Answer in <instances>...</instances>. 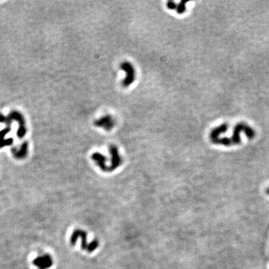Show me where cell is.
I'll return each instance as SVG.
<instances>
[{
  "instance_id": "cell-5",
  "label": "cell",
  "mask_w": 269,
  "mask_h": 269,
  "mask_svg": "<svg viewBox=\"0 0 269 269\" xmlns=\"http://www.w3.org/2000/svg\"><path fill=\"white\" fill-rule=\"evenodd\" d=\"M114 121L113 117L110 115H105L94 121V125L97 127L103 128L106 131H110L114 126Z\"/></svg>"
},
{
  "instance_id": "cell-3",
  "label": "cell",
  "mask_w": 269,
  "mask_h": 269,
  "mask_svg": "<svg viewBox=\"0 0 269 269\" xmlns=\"http://www.w3.org/2000/svg\"><path fill=\"white\" fill-rule=\"evenodd\" d=\"M121 68L126 73V77L122 82V84L125 88L130 86L136 79V71L132 64L128 61H124L121 64Z\"/></svg>"
},
{
  "instance_id": "cell-7",
  "label": "cell",
  "mask_w": 269,
  "mask_h": 269,
  "mask_svg": "<svg viewBox=\"0 0 269 269\" xmlns=\"http://www.w3.org/2000/svg\"><path fill=\"white\" fill-rule=\"evenodd\" d=\"M78 238H82V248L83 250H88V246L87 245V234L85 231L82 230H76L73 233L70 237V243L72 245H75Z\"/></svg>"
},
{
  "instance_id": "cell-4",
  "label": "cell",
  "mask_w": 269,
  "mask_h": 269,
  "mask_svg": "<svg viewBox=\"0 0 269 269\" xmlns=\"http://www.w3.org/2000/svg\"><path fill=\"white\" fill-rule=\"evenodd\" d=\"M109 152L112 155V161H111V165L107 168L108 172H111L117 168L118 167L121 166L122 163V159L120 156L118 149L115 145H110L109 146Z\"/></svg>"
},
{
  "instance_id": "cell-11",
  "label": "cell",
  "mask_w": 269,
  "mask_h": 269,
  "mask_svg": "<svg viewBox=\"0 0 269 269\" xmlns=\"http://www.w3.org/2000/svg\"><path fill=\"white\" fill-rule=\"evenodd\" d=\"M186 4L187 2L185 1H181L176 6V12L179 14H183L186 11Z\"/></svg>"
},
{
  "instance_id": "cell-10",
  "label": "cell",
  "mask_w": 269,
  "mask_h": 269,
  "mask_svg": "<svg viewBox=\"0 0 269 269\" xmlns=\"http://www.w3.org/2000/svg\"><path fill=\"white\" fill-rule=\"evenodd\" d=\"M227 129H228V125L227 123H223V124L220 125L218 127H216L214 129L212 130V132L210 133V138L212 141L213 142L216 139H218L220 135L226 132Z\"/></svg>"
},
{
  "instance_id": "cell-9",
  "label": "cell",
  "mask_w": 269,
  "mask_h": 269,
  "mask_svg": "<svg viewBox=\"0 0 269 269\" xmlns=\"http://www.w3.org/2000/svg\"><path fill=\"white\" fill-rule=\"evenodd\" d=\"M92 159L97 163V165L99 167V168L103 171H106L107 166L106 165V158L99 153H94L91 156Z\"/></svg>"
},
{
  "instance_id": "cell-12",
  "label": "cell",
  "mask_w": 269,
  "mask_h": 269,
  "mask_svg": "<svg viewBox=\"0 0 269 269\" xmlns=\"http://www.w3.org/2000/svg\"><path fill=\"white\" fill-rule=\"evenodd\" d=\"M10 131H11V129H10V127H7V128L4 129H2V130H1V131H0V143H1V142H2V141L5 140V139H4V138L5 137L6 135H7V134Z\"/></svg>"
},
{
  "instance_id": "cell-14",
  "label": "cell",
  "mask_w": 269,
  "mask_h": 269,
  "mask_svg": "<svg viewBox=\"0 0 269 269\" xmlns=\"http://www.w3.org/2000/svg\"><path fill=\"white\" fill-rule=\"evenodd\" d=\"M176 6H177V5L173 1H169V2H167V7L170 10L176 9Z\"/></svg>"
},
{
  "instance_id": "cell-15",
  "label": "cell",
  "mask_w": 269,
  "mask_h": 269,
  "mask_svg": "<svg viewBox=\"0 0 269 269\" xmlns=\"http://www.w3.org/2000/svg\"><path fill=\"white\" fill-rule=\"evenodd\" d=\"M266 193H267L268 195H269V188H268L267 190H266Z\"/></svg>"
},
{
  "instance_id": "cell-1",
  "label": "cell",
  "mask_w": 269,
  "mask_h": 269,
  "mask_svg": "<svg viewBox=\"0 0 269 269\" xmlns=\"http://www.w3.org/2000/svg\"><path fill=\"white\" fill-rule=\"evenodd\" d=\"M12 121H16L18 122L20 126L17 129V136L20 138H22L26 133V123H25V120L22 114L17 111H13L9 114V115L7 117H5L2 113H0V123H6L9 127Z\"/></svg>"
},
{
  "instance_id": "cell-8",
  "label": "cell",
  "mask_w": 269,
  "mask_h": 269,
  "mask_svg": "<svg viewBox=\"0 0 269 269\" xmlns=\"http://www.w3.org/2000/svg\"><path fill=\"white\" fill-rule=\"evenodd\" d=\"M11 153L17 159H22L26 158L28 154V143L26 141L23 142L19 150H17L16 148L11 149Z\"/></svg>"
},
{
  "instance_id": "cell-13",
  "label": "cell",
  "mask_w": 269,
  "mask_h": 269,
  "mask_svg": "<svg viewBox=\"0 0 269 269\" xmlns=\"http://www.w3.org/2000/svg\"><path fill=\"white\" fill-rule=\"evenodd\" d=\"M14 143V139L13 138H7L6 140H4L2 142L0 143V148H2V147H4V146H10L12 144Z\"/></svg>"
},
{
  "instance_id": "cell-2",
  "label": "cell",
  "mask_w": 269,
  "mask_h": 269,
  "mask_svg": "<svg viewBox=\"0 0 269 269\" xmlns=\"http://www.w3.org/2000/svg\"><path fill=\"white\" fill-rule=\"evenodd\" d=\"M242 132H244L246 134V136L249 139H252L255 137V131L253 129L250 127L248 125L244 124L243 123H238L236 124L233 129V136L231 137L230 140L232 141V144L233 145L239 144L241 143V138H240V133Z\"/></svg>"
},
{
  "instance_id": "cell-6",
  "label": "cell",
  "mask_w": 269,
  "mask_h": 269,
  "mask_svg": "<svg viewBox=\"0 0 269 269\" xmlns=\"http://www.w3.org/2000/svg\"><path fill=\"white\" fill-rule=\"evenodd\" d=\"M33 264L35 266L38 267L39 269H47L52 266L53 262L50 255L44 254L35 259L33 260Z\"/></svg>"
}]
</instances>
